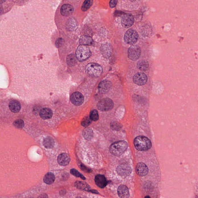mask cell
<instances>
[{
	"instance_id": "28",
	"label": "cell",
	"mask_w": 198,
	"mask_h": 198,
	"mask_svg": "<svg viewBox=\"0 0 198 198\" xmlns=\"http://www.w3.org/2000/svg\"><path fill=\"white\" fill-rule=\"evenodd\" d=\"M76 20L71 18L67 21L66 23V27L70 30H74L76 29Z\"/></svg>"
},
{
	"instance_id": "32",
	"label": "cell",
	"mask_w": 198,
	"mask_h": 198,
	"mask_svg": "<svg viewBox=\"0 0 198 198\" xmlns=\"http://www.w3.org/2000/svg\"><path fill=\"white\" fill-rule=\"evenodd\" d=\"M70 172L72 175H74L76 177L80 178H81L83 180H86V178L82 174H81L80 172H79L77 170L75 169H72L71 170Z\"/></svg>"
},
{
	"instance_id": "2",
	"label": "cell",
	"mask_w": 198,
	"mask_h": 198,
	"mask_svg": "<svg viewBox=\"0 0 198 198\" xmlns=\"http://www.w3.org/2000/svg\"><path fill=\"white\" fill-rule=\"evenodd\" d=\"M129 145L126 141L121 140L113 143L110 147V151L113 155L120 156L126 151Z\"/></svg>"
},
{
	"instance_id": "37",
	"label": "cell",
	"mask_w": 198,
	"mask_h": 198,
	"mask_svg": "<svg viewBox=\"0 0 198 198\" xmlns=\"http://www.w3.org/2000/svg\"><path fill=\"white\" fill-rule=\"evenodd\" d=\"M118 1L116 0H112L110 2V6L111 8H114L117 5Z\"/></svg>"
},
{
	"instance_id": "22",
	"label": "cell",
	"mask_w": 198,
	"mask_h": 198,
	"mask_svg": "<svg viewBox=\"0 0 198 198\" xmlns=\"http://www.w3.org/2000/svg\"><path fill=\"white\" fill-rule=\"evenodd\" d=\"M79 43L81 45L83 46H91L93 44V41L90 36H83L80 38Z\"/></svg>"
},
{
	"instance_id": "41",
	"label": "cell",
	"mask_w": 198,
	"mask_h": 198,
	"mask_svg": "<svg viewBox=\"0 0 198 198\" xmlns=\"http://www.w3.org/2000/svg\"><path fill=\"white\" fill-rule=\"evenodd\" d=\"M145 198H150V197L149 196L147 195V196H146L145 197Z\"/></svg>"
},
{
	"instance_id": "1",
	"label": "cell",
	"mask_w": 198,
	"mask_h": 198,
	"mask_svg": "<svg viewBox=\"0 0 198 198\" xmlns=\"http://www.w3.org/2000/svg\"><path fill=\"white\" fill-rule=\"evenodd\" d=\"M133 140V146L136 150L145 152L150 150L152 147L151 138L144 133H137Z\"/></svg>"
},
{
	"instance_id": "27",
	"label": "cell",
	"mask_w": 198,
	"mask_h": 198,
	"mask_svg": "<svg viewBox=\"0 0 198 198\" xmlns=\"http://www.w3.org/2000/svg\"><path fill=\"white\" fill-rule=\"evenodd\" d=\"M93 133L92 130L90 128H86L83 132V135L84 138L88 140H91L93 137Z\"/></svg>"
},
{
	"instance_id": "19",
	"label": "cell",
	"mask_w": 198,
	"mask_h": 198,
	"mask_svg": "<svg viewBox=\"0 0 198 198\" xmlns=\"http://www.w3.org/2000/svg\"><path fill=\"white\" fill-rule=\"evenodd\" d=\"M9 108L12 112L18 113L21 110V106L19 102L14 100L10 102Z\"/></svg>"
},
{
	"instance_id": "39",
	"label": "cell",
	"mask_w": 198,
	"mask_h": 198,
	"mask_svg": "<svg viewBox=\"0 0 198 198\" xmlns=\"http://www.w3.org/2000/svg\"><path fill=\"white\" fill-rule=\"evenodd\" d=\"M38 198H48V196L46 193H43L40 195Z\"/></svg>"
},
{
	"instance_id": "14",
	"label": "cell",
	"mask_w": 198,
	"mask_h": 198,
	"mask_svg": "<svg viewBox=\"0 0 198 198\" xmlns=\"http://www.w3.org/2000/svg\"><path fill=\"white\" fill-rule=\"evenodd\" d=\"M134 19L131 14H126L123 16L121 19V24L125 28L131 27L134 23Z\"/></svg>"
},
{
	"instance_id": "9",
	"label": "cell",
	"mask_w": 198,
	"mask_h": 198,
	"mask_svg": "<svg viewBox=\"0 0 198 198\" xmlns=\"http://www.w3.org/2000/svg\"><path fill=\"white\" fill-rule=\"evenodd\" d=\"M148 81V77L145 73L139 72L136 73L133 77V82L138 86H143L146 84Z\"/></svg>"
},
{
	"instance_id": "12",
	"label": "cell",
	"mask_w": 198,
	"mask_h": 198,
	"mask_svg": "<svg viewBox=\"0 0 198 198\" xmlns=\"http://www.w3.org/2000/svg\"><path fill=\"white\" fill-rule=\"evenodd\" d=\"M101 53L105 58L110 57L112 54L113 48L112 45L108 43L103 44L100 48Z\"/></svg>"
},
{
	"instance_id": "30",
	"label": "cell",
	"mask_w": 198,
	"mask_h": 198,
	"mask_svg": "<svg viewBox=\"0 0 198 198\" xmlns=\"http://www.w3.org/2000/svg\"><path fill=\"white\" fill-rule=\"evenodd\" d=\"M92 120L90 117L86 116L84 117L81 121V125L84 127H87L91 124Z\"/></svg>"
},
{
	"instance_id": "16",
	"label": "cell",
	"mask_w": 198,
	"mask_h": 198,
	"mask_svg": "<svg viewBox=\"0 0 198 198\" xmlns=\"http://www.w3.org/2000/svg\"><path fill=\"white\" fill-rule=\"evenodd\" d=\"M70 158L69 154L65 153L61 154L57 158L58 163L62 166L68 165L70 161Z\"/></svg>"
},
{
	"instance_id": "33",
	"label": "cell",
	"mask_w": 198,
	"mask_h": 198,
	"mask_svg": "<svg viewBox=\"0 0 198 198\" xmlns=\"http://www.w3.org/2000/svg\"><path fill=\"white\" fill-rule=\"evenodd\" d=\"M110 127L113 130L118 131L121 129V126L119 123L112 122L110 124Z\"/></svg>"
},
{
	"instance_id": "21",
	"label": "cell",
	"mask_w": 198,
	"mask_h": 198,
	"mask_svg": "<svg viewBox=\"0 0 198 198\" xmlns=\"http://www.w3.org/2000/svg\"><path fill=\"white\" fill-rule=\"evenodd\" d=\"M75 187L79 190H84V191H89L90 190L91 187L86 183L81 181H77L75 182L74 183Z\"/></svg>"
},
{
	"instance_id": "34",
	"label": "cell",
	"mask_w": 198,
	"mask_h": 198,
	"mask_svg": "<svg viewBox=\"0 0 198 198\" xmlns=\"http://www.w3.org/2000/svg\"><path fill=\"white\" fill-rule=\"evenodd\" d=\"M13 125L18 129H21L24 126V122L21 119H18L13 123Z\"/></svg>"
},
{
	"instance_id": "35",
	"label": "cell",
	"mask_w": 198,
	"mask_h": 198,
	"mask_svg": "<svg viewBox=\"0 0 198 198\" xmlns=\"http://www.w3.org/2000/svg\"><path fill=\"white\" fill-rule=\"evenodd\" d=\"M64 43V40H63V39L60 38H58L57 40L56 41L55 45L57 48H59V47H61V46H63Z\"/></svg>"
},
{
	"instance_id": "38",
	"label": "cell",
	"mask_w": 198,
	"mask_h": 198,
	"mask_svg": "<svg viewBox=\"0 0 198 198\" xmlns=\"http://www.w3.org/2000/svg\"><path fill=\"white\" fill-rule=\"evenodd\" d=\"M5 2H6V1L0 0V15H1L2 14H3V11H3V6H2V4Z\"/></svg>"
},
{
	"instance_id": "36",
	"label": "cell",
	"mask_w": 198,
	"mask_h": 198,
	"mask_svg": "<svg viewBox=\"0 0 198 198\" xmlns=\"http://www.w3.org/2000/svg\"><path fill=\"white\" fill-rule=\"evenodd\" d=\"M79 166H80L81 169L84 172H87V173H91L92 172L91 170L87 168L84 165H83L82 164H81Z\"/></svg>"
},
{
	"instance_id": "26",
	"label": "cell",
	"mask_w": 198,
	"mask_h": 198,
	"mask_svg": "<svg viewBox=\"0 0 198 198\" xmlns=\"http://www.w3.org/2000/svg\"><path fill=\"white\" fill-rule=\"evenodd\" d=\"M66 61L69 66L73 67L77 63V58L74 54H71L67 57Z\"/></svg>"
},
{
	"instance_id": "20",
	"label": "cell",
	"mask_w": 198,
	"mask_h": 198,
	"mask_svg": "<svg viewBox=\"0 0 198 198\" xmlns=\"http://www.w3.org/2000/svg\"><path fill=\"white\" fill-rule=\"evenodd\" d=\"M40 117L44 120L51 118L52 117L53 112L50 109L44 108L42 109L40 112Z\"/></svg>"
},
{
	"instance_id": "13",
	"label": "cell",
	"mask_w": 198,
	"mask_h": 198,
	"mask_svg": "<svg viewBox=\"0 0 198 198\" xmlns=\"http://www.w3.org/2000/svg\"><path fill=\"white\" fill-rule=\"evenodd\" d=\"M135 172L137 174L140 176H146L148 174V167L144 162H138L135 167Z\"/></svg>"
},
{
	"instance_id": "5",
	"label": "cell",
	"mask_w": 198,
	"mask_h": 198,
	"mask_svg": "<svg viewBox=\"0 0 198 198\" xmlns=\"http://www.w3.org/2000/svg\"><path fill=\"white\" fill-rule=\"evenodd\" d=\"M138 37L137 32L133 29H130L125 34L124 40L127 44L133 45L137 42Z\"/></svg>"
},
{
	"instance_id": "24",
	"label": "cell",
	"mask_w": 198,
	"mask_h": 198,
	"mask_svg": "<svg viewBox=\"0 0 198 198\" xmlns=\"http://www.w3.org/2000/svg\"><path fill=\"white\" fill-rule=\"evenodd\" d=\"M55 142L52 138L47 137L44 139L43 145L47 148H52L54 146Z\"/></svg>"
},
{
	"instance_id": "31",
	"label": "cell",
	"mask_w": 198,
	"mask_h": 198,
	"mask_svg": "<svg viewBox=\"0 0 198 198\" xmlns=\"http://www.w3.org/2000/svg\"><path fill=\"white\" fill-rule=\"evenodd\" d=\"M90 118L91 120H93L94 121H96L98 120V114L96 110H93L91 111L90 113Z\"/></svg>"
},
{
	"instance_id": "10",
	"label": "cell",
	"mask_w": 198,
	"mask_h": 198,
	"mask_svg": "<svg viewBox=\"0 0 198 198\" xmlns=\"http://www.w3.org/2000/svg\"><path fill=\"white\" fill-rule=\"evenodd\" d=\"M70 100L74 105L77 106H80L83 103L84 97L80 92H74L71 95Z\"/></svg>"
},
{
	"instance_id": "3",
	"label": "cell",
	"mask_w": 198,
	"mask_h": 198,
	"mask_svg": "<svg viewBox=\"0 0 198 198\" xmlns=\"http://www.w3.org/2000/svg\"><path fill=\"white\" fill-rule=\"evenodd\" d=\"M76 57L80 62L86 61L90 57L91 52L89 47L80 45L77 47L76 51Z\"/></svg>"
},
{
	"instance_id": "42",
	"label": "cell",
	"mask_w": 198,
	"mask_h": 198,
	"mask_svg": "<svg viewBox=\"0 0 198 198\" xmlns=\"http://www.w3.org/2000/svg\"><path fill=\"white\" fill-rule=\"evenodd\" d=\"M76 198H82L81 197H77Z\"/></svg>"
},
{
	"instance_id": "18",
	"label": "cell",
	"mask_w": 198,
	"mask_h": 198,
	"mask_svg": "<svg viewBox=\"0 0 198 198\" xmlns=\"http://www.w3.org/2000/svg\"><path fill=\"white\" fill-rule=\"evenodd\" d=\"M117 193L120 198H129L130 194L127 187L124 185H121L118 187Z\"/></svg>"
},
{
	"instance_id": "17",
	"label": "cell",
	"mask_w": 198,
	"mask_h": 198,
	"mask_svg": "<svg viewBox=\"0 0 198 198\" xmlns=\"http://www.w3.org/2000/svg\"><path fill=\"white\" fill-rule=\"evenodd\" d=\"M95 182L97 185L101 189L105 188L108 184L106 178L102 175H97L95 177Z\"/></svg>"
},
{
	"instance_id": "11",
	"label": "cell",
	"mask_w": 198,
	"mask_h": 198,
	"mask_svg": "<svg viewBox=\"0 0 198 198\" xmlns=\"http://www.w3.org/2000/svg\"><path fill=\"white\" fill-rule=\"evenodd\" d=\"M112 87L111 82L108 80H103L99 84L98 88L100 92L102 94H105L110 91Z\"/></svg>"
},
{
	"instance_id": "7",
	"label": "cell",
	"mask_w": 198,
	"mask_h": 198,
	"mask_svg": "<svg viewBox=\"0 0 198 198\" xmlns=\"http://www.w3.org/2000/svg\"><path fill=\"white\" fill-rule=\"evenodd\" d=\"M116 170L118 175L124 177L129 176L132 172L131 166L127 162H123L118 165Z\"/></svg>"
},
{
	"instance_id": "25",
	"label": "cell",
	"mask_w": 198,
	"mask_h": 198,
	"mask_svg": "<svg viewBox=\"0 0 198 198\" xmlns=\"http://www.w3.org/2000/svg\"><path fill=\"white\" fill-rule=\"evenodd\" d=\"M149 64L146 60H141L139 61L137 63V67L141 71H146L148 69Z\"/></svg>"
},
{
	"instance_id": "29",
	"label": "cell",
	"mask_w": 198,
	"mask_h": 198,
	"mask_svg": "<svg viewBox=\"0 0 198 198\" xmlns=\"http://www.w3.org/2000/svg\"><path fill=\"white\" fill-rule=\"evenodd\" d=\"M93 1L91 0H86L84 1L82 6L81 9L83 11H86L88 10L92 6Z\"/></svg>"
},
{
	"instance_id": "23",
	"label": "cell",
	"mask_w": 198,
	"mask_h": 198,
	"mask_svg": "<svg viewBox=\"0 0 198 198\" xmlns=\"http://www.w3.org/2000/svg\"><path fill=\"white\" fill-rule=\"evenodd\" d=\"M55 180V176L53 173H48L45 175L44 178V182L48 185H51Z\"/></svg>"
},
{
	"instance_id": "8",
	"label": "cell",
	"mask_w": 198,
	"mask_h": 198,
	"mask_svg": "<svg viewBox=\"0 0 198 198\" xmlns=\"http://www.w3.org/2000/svg\"><path fill=\"white\" fill-rule=\"evenodd\" d=\"M128 57L133 61L139 59L141 55V49L139 46L135 45L130 47L128 50Z\"/></svg>"
},
{
	"instance_id": "4",
	"label": "cell",
	"mask_w": 198,
	"mask_h": 198,
	"mask_svg": "<svg viewBox=\"0 0 198 198\" xmlns=\"http://www.w3.org/2000/svg\"><path fill=\"white\" fill-rule=\"evenodd\" d=\"M86 71L88 75L94 77L100 76L103 72L102 66L97 63H91L86 66Z\"/></svg>"
},
{
	"instance_id": "15",
	"label": "cell",
	"mask_w": 198,
	"mask_h": 198,
	"mask_svg": "<svg viewBox=\"0 0 198 198\" xmlns=\"http://www.w3.org/2000/svg\"><path fill=\"white\" fill-rule=\"evenodd\" d=\"M74 7L69 4H65L62 5L61 9V13L64 16H69L74 12Z\"/></svg>"
},
{
	"instance_id": "40",
	"label": "cell",
	"mask_w": 198,
	"mask_h": 198,
	"mask_svg": "<svg viewBox=\"0 0 198 198\" xmlns=\"http://www.w3.org/2000/svg\"><path fill=\"white\" fill-rule=\"evenodd\" d=\"M89 191H90V192H92V193H95V194H98V193H99L98 191L96 190H90Z\"/></svg>"
},
{
	"instance_id": "6",
	"label": "cell",
	"mask_w": 198,
	"mask_h": 198,
	"mask_svg": "<svg viewBox=\"0 0 198 198\" xmlns=\"http://www.w3.org/2000/svg\"><path fill=\"white\" fill-rule=\"evenodd\" d=\"M114 104L112 100L108 98L102 99L97 104L98 109L103 112L112 110L114 108Z\"/></svg>"
}]
</instances>
